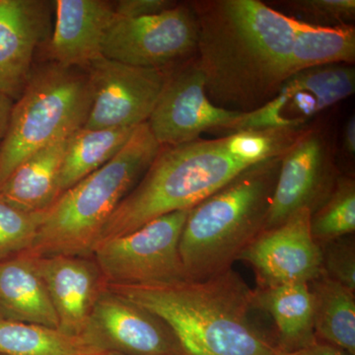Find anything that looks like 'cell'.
<instances>
[{
  "label": "cell",
  "mask_w": 355,
  "mask_h": 355,
  "mask_svg": "<svg viewBox=\"0 0 355 355\" xmlns=\"http://www.w3.org/2000/svg\"><path fill=\"white\" fill-rule=\"evenodd\" d=\"M254 307L272 316L279 331L282 352L294 354L317 340L314 302L308 284L254 289Z\"/></svg>",
  "instance_id": "ffe728a7"
},
{
  "label": "cell",
  "mask_w": 355,
  "mask_h": 355,
  "mask_svg": "<svg viewBox=\"0 0 355 355\" xmlns=\"http://www.w3.org/2000/svg\"><path fill=\"white\" fill-rule=\"evenodd\" d=\"M293 355H347L343 350L338 349L335 345L324 343L323 340H315L312 345L306 349L296 352Z\"/></svg>",
  "instance_id": "f1b7e54d"
},
{
  "label": "cell",
  "mask_w": 355,
  "mask_h": 355,
  "mask_svg": "<svg viewBox=\"0 0 355 355\" xmlns=\"http://www.w3.org/2000/svg\"><path fill=\"white\" fill-rule=\"evenodd\" d=\"M83 336L104 354L186 355L160 318L108 286L96 301Z\"/></svg>",
  "instance_id": "4fadbf2b"
},
{
  "label": "cell",
  "mask_w": 355,
  "mask_h": 355,
  "mask_svg": "<svg viewBox=\"0 0 355 355\" xmlns=\"http://www.w3.org/2000/svg\"><path fill=\"white\" fill-rule=\"evenodd\" d=\"M49 53L51 62L86 69L102 55L107 30L116 18L114 4L103 0H58Z\"/></svg>",
  "instance_id": "e0dca14e"
},
{
  "label": "cell",
  "mask_w": 355,
  "mask_h": 355,
  "mask_svg": "<svg viewBox=\"0 0 355 355\" xmlns=\"http://www.w3.org/2000/svg\"><path fill=\"white\" fill-rule=\"evenodd\" d=\"M320 246L324 275L355 291V247L352 235Z\"/></svg>",
  "instance_id": "4316f807"
},
{
  "label": "cell",
  "mask_w": 355,
  "mask_h": 355,
  "mask_svg": "<svg viewBox=\"0 0 355 355\" xmlns=\"http://www.w3.org/2000/svg\"><path fill=\"white\" fill-rule=\"evenodd\" d=\"M311 233L319 245L354 235L355 231L354 178L340 175L328 200L311 214Z\"/></svg>",
  "instance_id": "cb8c5ba5"
},
{
  "label": "cell",
  "mask_w": 355,
  "mask_h": 355,
  "mask_svg": "<svg viewBox=\"0 0 355 355\" xmlns=\"http://www.w3.org/2000/svg\"><path fill=\"white\" fill-rule=\"evenodd\" d=\"M90 111L84 128H137L147 123L164 88L168 70L141 69L105 57L86 67Z\"/></svg>",
  "instance_id": "8fae6325"
},
{
  "label": "cell",
  "mask_w": 355,
  "mask_h": 355,
  "mask_svg": "<svg viewBox=\"0 0 355 355\" xmlns=\"http://www.w3.org/2000/svg\"><path fill=\"white\" fill-rule=\"evenodd\" d=\"M309 286L314 302L316 338L354 355V291L324 273L313 280Z\"/></svg>",
  "instance_id": "44dd1931"
},
{
  "label": "cell",
  "mask_w": 355,
  "mask_h": 355,
  "mask_svg": "<svg viewBox=\"0 0 355 355\" xmlns=\"http://www.w3.org/2000/svg\"><path fill=\"white\" fill-rule=\"evenodd\" d=\"M44 212L28 214L0 200V263L31 251Z\"/></svg>",
  "instance_id": "d4e9b609"
},
{
  "label": "cell",
  "mask_w": 355,
  "mask_h": 355,
  "mask_svg": "<svg viewBox=\"0 0 355 355\" xmlns=\"http://www.w3.org/2000/svg\"><path fill=\"white\" fill-rule=\"evenodd\" d=\"M242 114L217 107L205 90V79L197 57L168 70L149 128L161 147L200 139L209 130L228 132Z\"/></svg>",
  "instance_id": "7c38bea8"
},
{
  "label": "cell",
  "mask_w": 355,
  "mask_h": 355,
  "mask_svg": "<svg viewBox=\"0 0 355 355\" xmlns=\"http://www.w3.org/2000/svg\"><path fill=\"white\" fill-rule=\"evenodd\" d=\"M105 355H123V354H116V352H108V354H106Z\"/></svg>",
  "instance_id": "d6a6232c"
},
{
  "label": "cell",
  "mask_w": 355,
  "mask_h": 355,
  "mask_svg": "<svg viewBox=\"0 0 355 355\" xmlns=\"http://www.w3.org/2000/svg\"><path fill=\"white\" fill-rule=\"evenodd\" d=\"M91 102L86 69L51 62L33 69L0 144V184L33 153L83 128Z\"/></svg>",
  "instance_id": "8992f818"
},
{
  "label": "cell",
  "mask_w": 355,
  "mask_h": 355,
  "mask_svg": "<svg viewBox=\"0 0 355 355\" xmlns=\"http://www.w3.org/2000/svg\"><path fill=\"white\" fill-rule=\"evenodd\" d=\"M340 174L326 130L306 127L280 157V169L266 230L299 210L316 211L335 190Z\"/></svg>",
  "instance_id": "9c48e42d"
},
{
  "label": "cell",
  "mask_w": 355,
  "mask_h": 355,
  "mask_svg": "<svg viewBox=\"0 0 355 355\" xmlns=\"http://www.w3.org/2000/svg\"><path fill=\"white\" fill-rule=\"evenodd\" d=\"M275 355H293V354H287V352H282V350H279V352H277V354H275Z\"/></svg>",
  "instance_id": "1f68e13d"
},
{
  "label": "cell",
  "mask_w": 355,
  "mask_h": 355,
  "mask_svg": "<svg viewBox=\"0 0 355 355\" xmlns=\"http://www.w3.org/2000/svg\"><path fill=\"white\" fill-rule=\"evenodd\" d=\"M289 142L286 130L263 128L161 147L110 217L98 243L127 235L166 214L193 209L248 168L280 157Z\"/></svg>",
  "instance_id": "7a4b0ae2"
},
{
  "label": "cell",
  "mask_w": 355,
  "mask_h": 355,
  "mask_svg": "<svg viewBox=\"0 0 355 355\" xmlns=\"http://www.w3.org/2000/svg\"><path fill=\"white\" fill-rule=\"evenodd\" d=\"M137 128H80L70 137L60 174V193L111 161Z\"/></svg>",
  "instance_id": "7402d4cb"
},
{
  "label": "cell",
  "mask_w": 355,
  "mask_h": 355,
  "mask_svg": "<svg viewBox=\"0 0 355 355\" xmlns=\"http://www.w3.org/2000/svg\"><path fill=\"white\" fill-rule=\"evenodd\" d=\"M198 22L197 60L217 107L251 113L300 70L354 64V27L322 28L260 0L191 1Z\"/></svg>",
  "instance_id": "6da1fadb"
},
{
  "label": "cell",
  "mask_w": 355,
  "mask_h": 355,
  "mask_svg": "<svg viewBox=\"0 0 355 355\" xmlns=\"http://www.w3.org/2000/svg\"><path fill=\"white\" fill-rule=\"evenodd\" d=\"M311 212L299 210L277 227L268 229L243 252L239 261L251 266L258 288L311 284L323 275L321 246L313 238Z\"/></svg>",
  "instance_id": "5bb4252c"
},
{
  "label": "cell",
  "mask_w": 355,
  "mask_h": 355,
  "mask_svg": "<svg viewBox=\"0 0 355 355\" xmlns=\"http://www.w3.org/2000/svg\"><path fill=\"white\" fill-rule=\"evenodd\" d=\"M277 3L289 17L322 28L354 27V0H284Z\"/></svg>",
  "instance_id": "484cf974"
},
{
  "label": "cell",
  "mask_w": 355,
  "mask_h": 355,
  "mask_svg": "<svg viewBox=\"0 0 355 355\" xmlns=\"http://www.w3.org/2000/svg\"><path fill=\"white\" fill-rule=\"evenodd\" d=\"M198 22L191 2L140 18H114L102 43L103 57L167 70L197 57Z\"/></svg>",
  "instance_id": "ba28073f"
},
{
  "label": "cell",
  "mask_w": 355,
  "mask_h": 355,
  "mask_svg": "<svg viewBox=\"0 0 355 355\" xmlns=\"http://www.w3.org/2000/svg\"><path fill=\"white\" fill-rule=\"evenodd\" d=\"M354 64L334 62L300 70L261 108L242 114L230 133L263 128L307 127L315 116L354 94Z\"/></svg>",
  "instance_id": "30bf717a"
},
{
  "label": "cell",
  "mask_w": 355,
  "mask_h": 355,
  "mask_svg": "<svg viewBox=\"0 0 355 355\" xmlns=\"http://www.w3.org/2000/svg\"><path fill=\"white\" fill-rule=\"evenodd\" d=\"M49 4L0 0V93L17 101L33 72V60L50 28Z\"/></svg>",
  "instance_id": "9a60e30c"
},
{
  "label": "cell",
  "mask_w": 355,
  "mask_h": 355,
  "mask_svg": "<svg viewBox=\"0 0 355 355\" xmlns=\"http://www.w3.org/2000/svg\"><path fill=\"white\" fill-rule=\"evenodd\" d=\"M160 148L148 123L137 127L120 153L62 193L44 212L27 254L92 257L110 217L139 183Z\"/></svg>",
  "instance_id": "5b68a950"
},
{
  "label": "cell",
  "mask_w": 355,
  "mask_h": 355,
  "mask_svg": "<svg viewBox=\"0 0 355 355\" xmlns=\"http://www.w3.org/2000/svg\"><path fill=\"white\" fill-rule=\"evenodd\" d=\"M71 137L57 140L25 159L0 184V200L28 214L50 209L62 195L60 169Z\"/></svg>",
  "instance_id": "ac0fdd59"
},
{
  "label": "cell",
  "mask_w": 355,
  "mask_h": 355,
  "mask_svg": "<svg viewBox=\"0 0 355 355\" xmlns=\"http://www.w3.org/2000/svg\"><path fill=\"white\" fill-rule=\"evenodd\" d=\"M279 169L280 157L252 166L190 209L179 245L188 279L230 270L266 230Z\"/></svg>",
  "instance_id": "277c9868"
},
{
  "label": "cell",
  "mask_w": 355,
  "mask_h": 355,
  "mask_svg": "<svg viewBox=\"0 0 355 355\" xmlns=\"http://www.w3.org/2000/svg\"><path fill=\"white\" fill-rule=\"evenodd\" d=\"M177 1L173 0H121L114 4L116 17L140 18L156 15L176 6Z\"/></svg>",
  "instance_id": "83f0119b"
},
{
  "label": "cell",
  "mask_w": 355,
  "mask_h": 355,
  "mask_svg": "<svg viewBox=\"0 0 355 355\" xmlns=\"http://www.w3.org/2000/svg\"><path fill=\"white\" fill-rule=\"evenodd\" d=\"M343 150L349 157H354L355 154V116H349L343 133Z\"/></svg>",
  "instance_id": "4dcf8cb0"
},
{
  "label": "cell",
  "mask_w": 355,
  "mask_h": 355,
  "mask_svg": "<svg viewBox=\"0 0 355 355\" xmlns=\"http://www.w3.org/2000/svg\"><path fill=\"white\" fill-rule=\"evenodd\" d=\"M14 103L15 101H13L8 96L0 93V144L6 137L11 113H12Z\"/></svg>",
  "instance_id": "f546056e"
},
{
  "label": "cell",
  "mask_w": 355,
  "mask_h": 355,
  "mask_svg": "<svg viewBox=\"0 0 355 355\" xmlns=\"http://www.w3.org/2000/svg\"><path fill=\"white\" fill-rule=\"evenodd\" d=\"M33 257V256H32ZM57 313L58 329L83 336L107 284L93 257H33Z\"/></svg>",
  "instance_id": "2e32d148"
},
{
  "label": "cell",
  "mask_w": 355,
  "mask_h": 355,
  "mask_svg": "<svg viewBox=\"0 0 355 355\" xmlns=\"http://www.w3.org/2000/svg\"><path fill=\"white\" fill-rule=\"evenodd\" d=\"M160 318L186 355H275L252 319L254 291L233 268L202 280L153 286H107Z\"/></svg>",
  "instance_id": "3957f363"
},
{
  "label": "cell",
  "mask_w": 355,
  "mask_h": 355,
  "mask_svg": "<svg viewBox=\"0 0 355 355\" xmlns=\"http://www.w3.org/2000/svg\"><path fill=\"white\" fill-rule=\"evenodd\" d=\"M0 320L58 329L57 313L29 254L0 263Z\"/></svg>",
  "instance_id": "d6986e66"
},
{
  "label": "cell",
  "mask_w": 355,
  "mask_h": 355,
  "mask_svg": "<svg viewBox=\"0 0 355 355\" xmlns=\"http://www.w3.org/2000/svg\"><path fill=\"white\" fill-rule=\"evenodd\" d=\"M83 336L0 320V355H105Z\"/></svg>",
  "instance_id": "603a6c76"
},
{
  "label": "cell",
  "mask_w": 355,
  "mask_h": 355,
  "mask_svg": "<svg viewBox=\"0 0 355 355\" xmlns=\"http://www.w3.org/2000/svg\"><path fill=\"white\" fill-rule=\"evenodd\" d=\"M189 212L166 214L127 235L98 243L92 257L107 286H153L188 279L179 245Z\"/></svg>",
  "instance_id": "52a82bcc"
}]
</instances>
